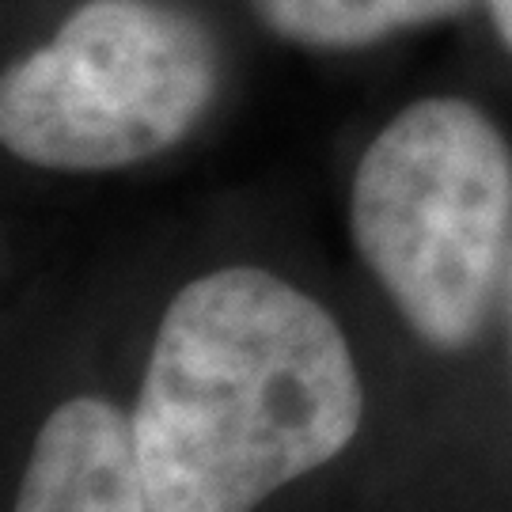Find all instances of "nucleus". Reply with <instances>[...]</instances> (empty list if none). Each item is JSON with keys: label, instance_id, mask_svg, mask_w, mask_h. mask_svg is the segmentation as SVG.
<instances>
[{"label": "nucleus", "instance_id": "f257e3e1", "mask_svg": "<svg viewBox=\"0 0 512 512\" xmlns=\"http://www.w3.org/2000/svg\"><path fill=\"white\" fill-rule=\"evenodd\" d=\"M107 274L148 512H365L376 399L334 262L232 213Z\"/></svg>", "mask_w": 512, "mask_h": 512}, {"label": "nucleus", "instance_id": "20e7f679", "mask_svg": "<svg viewBox=\"0 0 512 512\" xmlns=\"http://www.w3.org/2000/svg\"><path fill=\"white\" fill-rule=\"evenodd\" d=\"M0 512H148L107 262L4 293Z\"/></svg>", "mask_w": 512, "mask_h": 512}, {"label": "nucleus", "instance_id": "423d86ee", "mask_svg": "<svg viewBox=\"0 0 512 512\" xmlns=\"http://www.w3.org/2000/svg\"><path fill=\"white\" fill-rule=\"evenodd\" d=\"M433 512H512V270L490 387Z\"/></svg>", "mask_w": 512, "mask_h": 512}, {"label": "nucleus", "instance_id": "f03ea898", "mask_svg": "<svg viewBox=\"0 0 512 512\" xmlns=\"http://www.w3.org/2000/svg\"><path fill=\"white\" fill-rule=\"evenodd\" d=\"M342 239L376 399L365 512H433L505 323L509 122L463 88L406 95L349 156Z\"/></svg>", "mask_w": 512, "mask_h": 512}, {"label": "nucleus", "instance_id": "7ed1b4c3", "mask_svg": "<svg viewBox=\"0 0 512 512\" xmlns=\"http://www.w3.org/2000/svg\"><path fill=\"white\" fill-rule=\"evenodd\" d=\"M236 76L228 27L198 0H69L4 54V164L38 183L164 167L228 114Z\"/></svg>", "mask_w": 512, "mask_h": 512}, {"label": "nucleus", "instance_id": "0eeeda50", "mask_svg": "<svg viewBox=\"0 0 512 512\" xmlns=\"http://www.w3.org/2000/svg\"><path fill=\"white\" fill-rule=\"evenodd\" d=\"M478 19L486 23V35L494 42L497 57L512 65V0H482Z\"/></svg>", "mask_w": 512, "mask_h": 512}, {"label": "nucleus", "instance_id": "39448f33", "mask_svg": "<svg viewBox=\"0 0 512 512\" xmlns=\"http://www.w3.org/2000/svg\"><path fill=\"white\" fill-rule=\"evenodd\" d=\"M258 35L315 57H353L482 12V0H239Z\"/></svg>", "mask_w": 512, "mask_h": 512}]
</instances>
